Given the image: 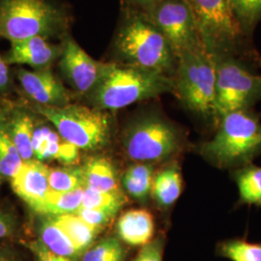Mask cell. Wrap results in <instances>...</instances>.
I'll use <instances>...</instances> for the list:
<instances>
[{
    "label": "cell",
    "mask_w": 261,
    "mask_h": 261,
    "mask_svg": "<svg viewBox=\"0 0 261 261\" xmlns=\"http://www.w3.org/2000/svg\"><path fill=\"white\" fill-rule=\"evenodd\" d=\"M110 62L138 66L174 77L178 57L167 38L138 10L121 8L110 46Z\"/></svg>",
    "instance_id": "cell-1"
},
{
    "label": "cell",
    "mask_w": 261,
    "mask_h": 261,
    "mask_svg": "<svg viewBox=\"0 0 261 261\" xmlns=\"http://www.w3.org/2000/svg\"><path fill=\"white\" fill-rule=\"evenodd\" d=\"M168 93L175 94L174 77L109 61L100 83L84 99L87 106L112 112Z\"/></svg>",
    "instance_id": "cell-2"
},
{
    "label": "cell",
    "mask_w": 261,
    "mask_h": 261,
    "mask_svg": "<svg viewBox=\"0 0 261 261\" xmlns=\"http://www.w3.org/2000/svg\"><path fill=\"white\" fill-rule=\"evenodd\" d=\"M73 16L61 0H0V38L9 42L43 37L61 42Z\"/></svg>",
    "instance_id": "cell-3"
},
{
    "label": "cell",
    "mask_w": 261,
    "mask_h": 261,
    "mask_svg": "<svg viewBox=\"0 0 261 261\" xmlns=\"http://www.w3.org/2000/svg\"><path fill=\"white\" fill-rule=\"evenodd\" d=\"M214 138L200 147L211 164L222 168H241L261 153L260 117L252 110L228 112L218 120Z\"/></svg>",
    "instance_id": "cell-4"
},
{
    "label": "cell",
    "mask_w": 261,
    "mask_h": 261,
    "mask_svg": "<svg viewBox=\"0 0 261 261\" xmlns=\"http://www.w3.org/2000/svg\"><path fill=\"white\" fill-rule=\"evenodd\" d=\"M29 109L50 123L64 140L80 150L101 149L112 138L114 121L111 112L74 103L61 108L32 103Z\"/></svg>",
    "instance_id": "cell-5"
},
{
    "label": "cell",
    "mask_w": 261,
    "mask_h": 261,
    "mask_svg": "<svg viewBox=\"0 0 261 261\" xmlns=\"http://www.w3.org/2000/svg\"><path fill=\"white\" fill-rule=\"evenodd\" d=\"M123 149L135 163L153 165L176 154L182 145L177 126L154 111L141 112L127 124L122 137Z\"/></svg>",
    "instance_id": "cell-6"
},
{
    "label": "cell",
    "mask_w": 261,
    "mask_h": 261,
    "mask_svg": "<svg viewBox=\"0 0 261 261\" xmlns=\"http://www.w3.org/2000/svg\"><path fill=\"white\" fill-rule=\"evenodd\" d=\"M175 95L185 108L196 114L216 117V67L205 49L178 56L174 75Z\"/></svg>",
    "instance_id": "cell-7"
},
{
    "label": "cell",
    "mask_w": 261,
    "mask_h": 261,
    "mask_svg": "<svg viewBox=\"0 0 261 261\" xmlns=\"http://www.w3.org/2000/svg\"><path fill=\"white\" fill-rule=\"evenodd\" d=\"M193 11L201 41L213 59L236 56L241 49L242 30L228 0H185Z\"/></svg>",
    "instance_id": "cell-8"
},
{
    "label": "cell",
    "mask_w": 261,
    "mask_h": 261,
    "mask_svg": "<svg viewBox=\"0 0 261 261\" xmlns=\"http://www.w3.org/2000/svg\"><path fill=\"white\" fill-rule=\"evenodd\" d=\"M217 121L228 112L252 110L261 101V75L253 74L236 56L214 59Z\"/></svg>",
    "instance_id": "cell-9"
},
{
    "label": "cell",
    "mask_w": 261,
    "mask_h": 261,
    "mask_svg": "<svg viewBox=\"0 0 261 261\" xmlns=\"http://www.w3.org/2000/svg\"><path fill=\"white\" fill-rule=\"evenodd\" d=\"M143 13L167 38L177 57L205 49L195 15L185 0H162Z\"/></svg>",
    "instance_id": "cell-10"
},
{
    "label": "cell",
    "mask_w": 261,
    "mask_h": 261,
    "mask_svg": "<svg viewBox=\"0 0 261 261\" xmlns=\"http://www.w3.org/2000/svg\"><path fill=\"white\" fill-rule=\"evenodd\" d=\"M62 53L57 68L62 80L82 98L91 93L100 83L109 61H99L89 56L70 33L61 42Z\"/></svg>",
    "instance_id": "cell-11"
},
{
    "label": "cell",
    "mask_w": 261,
    "mask_h": 261,
    "mask_svg": "<svg viewBox=\"0 0 261 261\" xmlns=\"http://www.w3.org/2000/svg\"><path fill=\"white\" fill-rule=\"evenodd\" d=\"M16 77L22 92L33 105L61 108L72 103L75 98V93L66 87L53 69L18 68Z\"/></svg>",
    "instance_id": "cell-12"
},
{
    "label": "cell",
    "mask_w": 261,
    "mask_h": 261,
    "mask_svg": "<svg viewBox=\"0 0 261 261\" xmlns=\"http://www.w3.org/2000/svg\"><path fill=\"white\" fill-rule=\"evenodd\" d=\"M62 53L60 42L53 43L43 37H32L10 42L9 49L4 55L11 65H25L32 70L53 69Z\"/></svg>",
    "instance_id": "cell-13"
},
{
    "label": "cell",
    "mask_w": 261,
    "mask_h": 261,
    "mask_svg": "<svg viewBox=\"0 0 261 261\" xmlns=\"http://www.w3.org/2000/svg\"><path fill=\"white\" fill-rule=\"evenodd\" d=\"M49 168L43 162L32 159L23 163L19 173L10 180L11 187L34 212L43 204L48 192Z\"/></svg>",
    "instance_id": "cell-14"
},
{
    "label": "cell",
    "mask_w": 261,
    "mask_h": 261,
    "mask_svg": "<svg viewBox=\"0 0 261 261\" xmlns=\"http://www.w3.org/2000/svg\"><path fill=\"white\" fill-rule=\"evenodd\" d=\"M32 147L34 159L43 163L57 161L65 166H74L80 159V149L76 146L64 140L56 129L38 119Z\"/></svg>",
    "instance_id": "cell-15"
},
{
    "label": "cell",
    "mask_w": 261,
    "mask_h": 261,
    "mask_svg": "<svg viewBox=\"0 0 261 261\" xmlns=\"http://www.w3.org/2000/svg\"><path fill=\"white\" fill-rule=\"evenodd\" d=\"M37 114L31 109L17 107L10 110L7 119V130L10 138L19 150L24 162L34 159L33 135L36 126Z\"/></svg>",
    "instance_id": "cell-16"
},
{
    "label": "cell",
    "mask_w": 261,
    "mask_h": 261,
    "mask_svg": "<svg viewBox=\"0 0 261 261\" xmlns=\"http://www.w3.org/2000/svg\"><path fill=\"white\" fill-rule=\"evenodd\" d=\"M153 216L143 209L129 210L117 222V234L122 242L130 246H144L154 235Z\"/></svg>",
    "instance_id": "cell-17"
},
{
    "label": "cell",
    "mask_w": 261,
    "mask_h": 261,
    "mask_svg": "<svg viewBox=\"0 0 261 261\" xmlns=\"http://www.w3.org/2000/svg\"><path fill=\"white\" fill-rule=\"evenodd\" d=\"M84 169V188L98 192L121 191L117 173L111 160L103 157L89 159Z\"/></svg>",
    "instance_id": "cell-18"
},
{
    "label": "cell",
    "mask_w": 261,
    "mask_h": 261,
    "mask_svg": "<svg viewBox=\"0 0 261 261\" xmlns=\"http://www.w3.org/2000/svg\"><path fill=\"white\" fill-rule=\"evenodd\" d=\"M39 241L50 252L58 255L77 261L82 258L83 253L77 250L74 243L65 232L55 223L51 217L45 216L38 225Z\"/></svg>",
    "instance_id": "cell-19"
},
{
    "label": "cell",
    "mask_w": 261,
    "mask_h": 261,
    "mask_svg": "<svg viewBox=\"0 0 261 261\" xmlns=\"http://www.w3.org/2000/svg\"><path fill=\"white\" fill-rule=\"evenodd\" d=\"M182 187L180 169L176 165H169L155 174L151 196L161 207L168 208L176 202Z\"/></svg>",
    "instance_id": "cell-20"
},
{
    "label": "cell",
    "mask_w": 261,
    "mask_h": 261,
    "mask_svg": "<svg viewBox=\"0 0 261 261\" xmlns=\"http://www.w3.org/2000/svg\"><path fill=\"white\" fill-rule=\"evenodd\" d=\"M154 167L150 164L136 163L130 166L122 177V187L126 194L140 203H146L152 194Z\"/></svg>",
    "instance_id": "cell-21"
},
{
    "label": "cell",
    "mask_w": 261,
    "mask_h": 261,
    "mask_svg": "<svg viewBox=\"0 0 261 261\" xmlns=\"http://www.w3.org/2000/svg\"><path fill=\"white\" fill-rule=\"evenodd\" d=\"M51 218L82 253L93 245L97 235L101 231V229L85 223L75 213L54 216Z\"/></svg>",
    "instance_id": "cell-22"
},
{
    "label": "cell",
    "mask_w": 261,
    "mask_h": 261,
    "mask_svg": "<svg viewBox=\"0 0 261 261\" xmlns=\"http://www.w3.org/2000/svg\"><path fill=\"white\" fill-rule=\"evenodd\" d=\"M84 192V188L64 193L50 190L36 213L50 217L74 214L82 207Z\"/></svg>",
    "instance_id": "cell-23"
},
{
    "label": "cell",
    "mask_w": 261,
    "mask_h": 261,
    "mask_svg": "<svg viewBox=\"0 0 261 261\" xmlns=\"http://www.w3.org/2000/svg\"><path fill=\"white\" fill-rule=\"evenodd\" d=\"M234 180L241 203L261 206V167L251 163L238 168L234 172Z\"/></svg>",
    "instance_id": "cell-24"
},
{
    "label": "cell",
    "mask_w": 261,
    "mask_h": 261,
    "mask_svg": "<svg viewBox=\"0 0 261 261\" xmlns=\"http://www.w3.org/2000/svg\"><path fill=\"white\" fill-rule=\"evenodd\" d=\"M23 163L19 150L10 138L6 120L0 126V175L11 180L19 173Z\"/></svg>",
    "instance_id": "cell-25"
},
{
    "label": "cell",
    "mask_w": 261,
    "mask_h": 261,
    "mask_svg": "<svg viewBox=\"0 0 261 261\" xmlns=\"http://www.w3.org/2000/svg\"><path fill=\"white\" fill-rule=\"evenodd\" d=\"M49 188L56 192H72L84 188L83 167L65 166L61 168H49Z\"/></svg>",
    "instance_id": "cell-26"
},
{
    "label": "cell",
    "mask_w": 261,
    "mask_h": 261,
    "mask_svg": "<svg viewBox=\"0 0 261 261\" xmlns=\"http://www.w3.org/2000/svg\"><path fill=\"white\" fill-rule=\"evenodd\" d=\"M126 250L117 237H106L87 249L82 255V261H123Z\"/></svg>",
    "instance_id": "cell-27"
},
{
    "label": "cell",
    "mask_w": 261,
    "mask_h": 261,
    "mask_svg": "<svg viewBox=\"0 0 261 261\" xmlns=\"http://www.w3.org/2000/svg\"><path fill=\"white\" fill-rule=\"evenodd\" d=\"M235 19L248 37L261 20V0H228Z\"/></svg>",
    "instance_id": "cell-28"
},
{
    "label": "cell",
    "mask_w": 261,
    "mask_h": 261,
    "mask_svg": "<svg viewBox=\"0 0 261 261\" xmlns=\"http://www.w3.org/2000/svg\"><path fill=\"white\" fill-rule=\"evenodd\" d=\"M127 197L122 191L118 192H98L84 188L83 203L81 208L103 209L118 213L126 204Z\"/></svg>",
    "instance_id": "cell-29"
},
{
    "label": "cell",
    "mask_w": 261,
    "mask_h": 261,
    "mask_svg": "<svg viewBox=\"0 0 261 261\" xmlns=\"http://www.w3.org/2000/svg\"><path fill=\"white\" fill-rule=\"evenodd\" d=\"M219 253L231 261H261V243L226 240L219 245Z\"/></svg>",
    "instance_id": "cell-30"
},
{
    "label": "cell",
    "mask_w": 261,
    "mask_h": 261,
    "mask_svg": "<svg viewBox=\"0 0 261 261\" xmlns=\"http://www.w3.org/2000/svg\"><path fill=\"white\" fill-rule=\"evenodd\" d=\"M75 214L82 218L85 223L98 229H102L116 216V213L109 210L88 208H81Z\"/></svg>",
    "instance_id": "cell-31"
},
{
    "label": "cell",
    "mask_w": 261,
    "mask_h": 261,
    "mask_svg": "<svg viewBox=\"0 0 261 261\" xmlns=\"http://www.w3.org/2000/svg\"><path fill=\"white\" fill-rule=\"evenodd\" d=\"M165 239L162 236L151 240L142 246L140 252L133 261H163Z\"/></svg>",
    "instance_id": "cell-32"
},
{
    "label": "cell",
    "mask_w": 261,
    "mask_h": 261,
    "mask_svg": "<svg viewBox=\"0 0 261 261\" xmlns=\"http://www.w3.org/2000/svg\"><path fill=\"white\" fill-rule=\"evenodd\" d=\"M28 248L33 253L35 261H74L50 252L47 247H45L39 240L29 243Z\"/></svg>",
    "instance_id": "cell-33"
},
{
    "label": "cell",
    "mask_w": 261,
    "mask_h": 261,
    "mask_svg": "<svg viewBox=\"0 0 261 261\" xmlns=\"http://www.w3.org/2000/svg\"><path fill=\"white\" fill-rule=\"evenodd\" d=\"M18 226L17 219L11 212L0 208V239L15 233Z\"/></svg>",
    "instance_id": "cell-34"
},
{
    "label": "cell",
    "mask_w": 261,
    "mask_h": 261,
    "mask_svg": "<svg viewBox=\"0 0 261 261\" xmlns=\"http://www.w3.org/2000/svg\"><path fill=\"white\" fill-rule=\"evenodd\" d=\"M12 83V75L10 65L6 62L4 56L0 55V92L8 91Z\"/></svg>",
    "instance_id": "cell-35"
},
{
    "label": "cell",
    "mask_w": 261,
    "mask_h": 261,
    "mask_svg": "<svg viewBox=\"0 0 261 261\" xmlns=\"http://www.w3.org/2000/svg\"><path fill=\"white\" fill-rule=\"evenodd\" d=\"M122 8L138 10L140 12H146L153 6L158 4L162 0H120Z\"/></svg>",
    "instance_id": "cell-36"
},
{
    "label": "cell",
    "mask_w": 261,
    "mask_h": 261,
    "mask_svg": "<svg viewBox=\"0 0 261 261\" xmlns=\"http://www.w3.org/2000/svg\"><path fill=\"white\" fill-rule=\"evenodd\" d=\"M0 261H20L18 254L7 247H0Z\"/></svg>",
    "instance_id": "cell-37"
},
{
    "label": "cell",
    "mask_w": 261,
    "mask_h": 261,
    "mask_svg": "<svg viewBox=\"0 0 261 261\" xmlns=\"http://www.w3.org/2000/svg\"><path fill=\"white\" fill-rule=\"evenodd\" d=\"M10 109L0 107V126L7 120L9 116Z\"/></svg>",
    "instance_id": "cell-38"
}]
</instances>
